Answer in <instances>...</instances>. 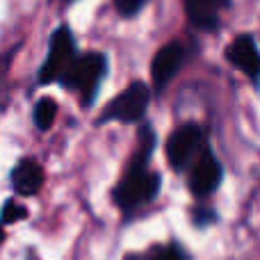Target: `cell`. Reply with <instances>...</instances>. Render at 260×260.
<instances>
[{
    "label": "cell",
    "mask_w": 260,
    "mask_h": 260,
    "mask_svg": "<svg viewBox=\"0 0 260 260\" xmlns=\"http://www.w3.org/2000/svg\"><path fill=\"white\" fill-rule=\"evenodd\" d=\"M153 144H155L153 130L148 126L139 130V148L135 153V157L130 160L126 176L114 187V194H112L117 206H121V208L142 206V203H148L157 194V189H160V176L146 169Z\"/></svg>",
    "instance_id": "1"
},
{
    "label": "cell",
    "mask_w": 260,
    "mask_h": 260,
    "mask_svg": "<svg viewBox=\"0 0 260 260\" xmlns=\"http://www.w3.org/2000/svg\"><path fill=\"white\" fill-rule=\"evenodd\" d=\"M108 73V57L103 53H85L78 55L76 62L62 78V85L71 91H78L82 99V105L94 103V96L99 91Z\"/></svg>",
    "instance_id": "2"
},
{
    "label": "cell",
    "mask_w": 260,
    "mask_h": 260,
    "mask_svg": "<svg viewBox=\"0 0 260 260\" xmlns=\"http://www.w3.org/2000/svg\"><path fill=\"white\" fill-rule=\"evenodd\" d=\"M76 39H73L71 30L67 25L57 27L50 35L48 41V55H46L44 64L39 69V82L41 85H50V82H62L71 64L76 62Z\"/></svg>",
    "instance_id": "3"
},
{
    "label": "cell",
    "mask_w": 260,
    "mask_h": 260,
    "mask_svg": "<svg viewBox=\"0 0 260 260\" xmlns=\"http://www.w3.org/2000/svg\"><path fill=\"white\" fill-rule=\"evenodd\" d=\"M148 103H151V91H148V87L144 85V82L135 80L103 110L99 123H105V121H121V123L139 121V119L146 114Z\"/></svg>",
    "instance_id": "4"
},
{
    "label": "cell",
    "mask_w": 260,
    "mask_h": 260,
    "mask_svg": "<svg viewBox=\"0 0 260 260\" xmlns=\"http://www.w3.org/2000/svg\"><path fill=\"white\" fill-rule=\"evenodd\" d=\"M206 151V133L199 123H185L171 133L167 142V157L174 169H185Z\"/></svg>",
    "instance_id": "5"
},
{
    "label": "cell",
    "mask_w": 260,
    "mask_h": 260,
    "mask_svg": "<svg viewBox=\"0 0 260 260\" xmlns=\"http://www.w3.org/2000/svg\"><path fill=\"white\" fill-rule=\"evenodd\" d=\"M185 62V46L180 41H169L165 44L160 50L155 53L151 64V78H153V87L157 91L165 89L171 82V78L180 71Z\"/></svg>",
    "instance_id": "6"
},
{
    "label": "cell",
    "mask_w": 260,
    "mask_h": 260,
    "mask_svg": "<svg viewBox=\"0 0 260 260\" xmlns=\"http://www.w3.org/2000/svg\"><path fill=\"white\" fill-rule=\"evenodd\" d=\"M221 180V165L217 162V157L212 155V151L206 146V151L199 155V160L192 165L189 171V189L194 197H208L212 194V189H217Z\"/></svg>",
    "instance_id": "7"
},
{
    "label": "cell",
    "mask_w": 260,
    "mask_h": 260,
    "mask_svg": "<svg viewBox=\"0 0 260 260\" xmlns=\"http://www.w3.org/2000/svg\"><path fill=\"white\" fill-rule=\"evenodd\" d=\"M226 59L251 80H260V53L251 35H240L226 48Z\"/></svg>",
    "instance_id": "8"
},
{
    "label": "cell",
    "mask_w": 260,
    "mask_h": 260,
    "mask_svg": "<svg viewBox=\"0 0 260 260\" xmlns=\"http://www.w3.org/2000/svg\"><path fill=\"white\" fill-rule=\"evenodd\" d=\"M187 18L201 30H215L219 25V14L229 7V0H183Z\"/></svg>",
    "instance_id": "9"
},
{
    "label": "cell",
    "mask_w": 260,
    "mask_h": 260,
    "mask_svg": "<svg viewBox=\"0 0 260 260\" xmlns=\"http://www.w3.org/2000/svg\"><path fill=\"white\" fill-rule=\"evenodd\" d=\"M12 185L18 194L32 197L44 185V171L35 160H21L12 171Z\"/></svg>",
    "instance_id": "10"
},
{
    "label": "cell",
    "mask_w": 260,
    "mask_h": 260,
    "mask_svg": "<svg viewBox=\"0 0 260 260\" xmlns=\"http://www.w3.org/2000/svg\"><path fill=\"white\" fill-rule=\"evenodd\" d=\"M32 117H35V126L39 130H48L53 126L55 117H57V103H55L53 99H41L39 103L35 105V112H32Z\"/></svg>",
    "instance_id": "11"
},
{
    "label": "cell",
    "mask_w": 260,
    "mask_h": 260,
    "mask_svg": "<svg viewBox=\"0 0 260 260\" xmlns=\"http://www.w3.org/2000/svg\"><path fill=\"white\" fill-rule=\"evenodd\" d=\"M27 217V210L23 206H16L14 201H7L5 203V212H3V224H12V221H18V219H25Z\"/></svg>",
    "instance_id": "12"
},
{
    "label": "cell",
    "mask_w": 260,
    "mask_h": 260,
    "mask_svg": "<svg viewBox=\"0 0 260 260\" xmlns=\"http://www.w3.org/2000/svg\"><path fill=\"white\" fill-rule=\"evenodd\" d=\"M146 5V0H114V7L121 16H135Z\"/></svg>",
    "instance_id": "13"
},
{
    "label": "cell",
    "mask_w": 260,
    "mask_h": 260,
    "mask_svg": "<svg viewBox=\"0 0 260 260\" xmlns=\"http://www.w3.org/2000/svg\"><path fill=\"white\" fill-rule=\"evenodd\" d=\"M151 260H183V256H180V251L176 247H165V249H157Z\"/></svg>",
    "instance_id": "14"
},
{
    "label": "cell",
    "mask_w": 260,
    "mask_h": 260,
    "mask_svg": "<svg viewBox=\"0 0 260 260\" xmlns=\"http://www.w3.org/2000/svg\"><path fill=\"white\" fill-rule=\"evenodd\" d=\"M64 3H71V0H64Z\"/></svg>",
    "instance_id": "15"
}]
</instances>
